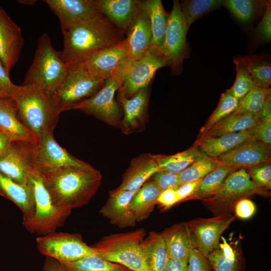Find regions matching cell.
<instances>
[{
    "label": "cell",
    "instance_id": "1",
    "mask_svg": "<svg viewBox=\"0 0 271 271\" xmlns=\"http://www.w3.org/2000/svg\"><path fill=\"white\" fill-rule=\"evenodd\" d=\"M41 175L54 205L69 212L88 203L102 178L89 164L63 166Z\"/></svg>",
    "mask_w": 271,
    "mask_h": 271
},
{
    "label": "cell",
    "instance_id": "2",
    "mask_svg": "<svg viewBox=\"0 0 271 271\" xmlns=\"http://www.w3.org/2000/svg\"><path fill=\"white\" fill-rule=\"evenodd\" d=\"M61 58L68 66L86 62L97 52L123 40L124 33L104 16L61 28Z\"/></svg>",
    "mask_w": 271,
    "mask_h": 271
},
{
    "label": "cell",
    "instance_id": "3",
    "mask_svg": "<svg viewBox=\"0 0 271 271\" xmlns=\"http://www.w3.org/2000/svg\"><path fill=\"white\" fill-rule=\"evenodd\" d=\"M11 100L19 119L36 138L53 133L60 113L50 93L36 85H22Z\"/></svg>",
    "mask_w": 271,
    "mask_h": 271
},
{
    "label": "cell",
    "instance_id": "4",
    "mask_svg": "<svg viewBox=\"0 0 271 271\" xmlns=\"http://www.w3.org/2000/svg\"><path fill=\"white\" fill-rule=\"evenodd\" d=\"M68 67L62 59L61 52L53 48L49 35L43 34L37 39L34 59L22 85H36L53 95Z\"/></svg>",
    "mask_w": 271,
    "mask_h": 271
},
{
    "label": "cell",
    "instance_id": "5",
    "mask_svg": "<svg viewBox=\"0 0 271 271\" xmlns=\"http://www.w3.org/2000/svg\"><path fill=\"white\" fill-rule=\"evenodd\" d=\"M146 235L144 228L102 237L92 246L104 259L132 271H150L144 256L142 242Z\"/></svg>",
    "mask_w": 271,
    "mask_h": 271
},
{
    "label": "cell",
    "instance_id": "6",
    "mask_svg": "<svg viewBox=\"0 0 271 271\" xmlns=\"http://www.w3.org/2000/svg\"><path fill=\"white\" fill-rule=\"evenodd\" d=\"M34 196L32 218L25 226L30 233L44 235L61 226L71 212L62 209L53 203L45 188L42 176L36 170L30 179Z\"/></svg>",
    "mask_w": 271,
    "mask_h": 271
},
{
    "label": "cell",
    "instance_id": "7",
    "mask_svg": "<svg viewBox=\"0 0 271 271\" xmlns=\"http://www.w3.org/2000/svg\"><path fill=\"white\" fill-rule=\"evenodd\" d=\"M104 83V80L92 76L83 63L69 66L65 77L52 95L58 111L60 114L73 109L99 91Z\"/></svg>",
    "mask_w": 271,
    "mask_h": 271
},
{
    "label": "cell",
    "instance_id": "8",
    "mask_svg": "<svg viewBox=\"0 0 271 271\" xmlns=\"http://www.w3.org/2000/svg\"><path fill=\"white\" fill-rule=\"evenodd\" d=\"M129 60L111 77L104 80L102 87L73 108L94 116L106 123L119 127L122 117L120 105L115 100L116 91L122 86Z\"/></svg>",
    "mask_w": 271,
    "mask_h": 271
},
{
    "label": "cell",
    "instance_id": "9",
    "mask_svg": "<svg viewBox=\"0 0 271 271\" xmlns=\"http://www.w3.org/2000/svg\"><path fill=\"white\" fill-rule=\"evenodd\" d=\"M254 195L270 194L253 183L244 168H240L228 176L217 193L201 201L215 215L232 214L238 201Z\"/></svg>",
    "mask_w": 271,
    "mask_h": 271
},
{
    "label": "cell",
    "instance_id": "10",
    "mask_svg": "<svg viewBox=\"0 0 271 271\" xmlns=\"http://www.w3.org/2000/svg\"><path fill=\"white\" fill-rule=\"evenodd\" d=\"M36 243L38 250L42 254L62 263L97 254L95 249L87 245L78 233L54 231L38 237Z\"/></svg>",
    "mask_w": 271,
    "mask_h": 271
},
{
    "label": "cell",
    "instance_id": "11",
    "mask_svg": "<svg viewBox=\"0 0 271 271\" xmlns=\"http://www.w3.org/2000/svg\"><path fill=\"white\" fill-rule=\"evenodd\" d=\"M171 65L170 60L154 48H150L138 59L129 60L121 86L125 96L130 98L140 89L149 86L159 69Z\"/></svg>",
    "mask_w": 271,
    "mask_h": 271
},
{
    "label": "cell",
    "instance_id": "12",
    "mask_svg": "<svg viewBox=\"0 0 271 271\" xmlns=\"http://www.w3.org/2000/svg\"><path fill=\"white\" fill-rule=\"evenodd\" d=\"M179 1H173L169 13L168 24L161 52L171 61V71L174 75L181 74L183 63L190 57V49L187 42L188 31L186 28Z\"/></svg>",
    "mask_w": 271,
    "mask_h": 271
},
{
    "label": "cell",
    "instance_id": "13",
    "mask_svg": "<svg viewBox=\"0 0 271 271\" xmlns=\"http://www.w3.org/2000/svg\"><path fill=\"white\" fill-rule=\"evenodd\" d=\"M31 156L34 169L41 175L63 166H84L88 164L75 158L61 147L52 133H45L36 138L31 146Z\"/></svg>",
    "mask_w": 271,
    "mask_h": 271
},
{
    "label": "cell",
    "instance_id": "14",
    "mask_svg": "<svg viewBox=\"0 0 271 271\" xmlns=\"http://www.w3.org/2000/svg\"><path fill=\"white\" fill-rule=\"evenodd\" d=\"M232 214H222L204 218H198L186 222L192 234L195 248L207 257L217 248L223 233L234 221Z\"/></svg>",
    "mask_w": 271,
    "mask_h": 271
},
{
    "label": "cell",
    "instance_id": "15",
    "mask_svg": "<svg viewBox=\"0 0 271 271\" xmlns=\"http://www.w3.org/2000/svg\"><path fill=\"white\" fill-rule=\"evenodd\" d=\"M32 144L13 141L0 153V173L16 183L28 186L35 171L32 161Z\"/></svg>",
    "mask_w": 271,
    "mask_h": 271
},
{
    "label": "cell",
    "instance_id": "16",
    "mask_svg": "<svg viewBox=\"0 0 271 271\" xmlns=\"http://www.w3.org/2000/svg\"><path fill=\"white\" fill-rule=\"evenodd\" d=\"M129 60V50L125 38L94 54L83 63L92 76L105 80L115 74Z\"/></svg>",
    "mask_w": 271,
    "mask_h": 271
},
{
    "label": "cell",
    "instance_id": "17",
    "mask_svg": "<svg viewBox=\"0 0 271 271\" xmlns=\"http://www.w3.org/2000/svg\"><path fill=\"white\" fill-rule=\"evenodd\" d=\"M117 91L118 103L123 110L119 127L125 134L140 131L147 120L149 86L140 89L130 98L125 96L121 86Z\"/></svg>",
    "mask_w": 271,
    "mask_h": 271
},
{
    "label": "cell",
    "instance_id": "18",
    "mask_svg": "<svg viewBox=\"0 0 271 271\" xmlns=\"http://www.w3.org/2000/svg\"><path fill=\"white\" fill-rule=\"evenodd\" d=\"M59 20L61 28L103 16L96 0H45Z\"/></svg>",
    "mask_w": 271,
    "mask_h": 271
},
{
    "label": "cell",
    "instance_id": "19",
    "mask_svg": "<svg viewBox=\"0 0 271 271\" xmlns=\"http://www.w3.org/2000/svg\"><path fill=\"white\" fill-rule=\"evenodd\" d=\"M24 44L20 28L0 7V61L10 74Z\"/></svg>",
    "mask_w": 271,
    "mask_h": 271
},
{
    "label": "cell",
    "instance_id": "20",
    "mask_svg": "<svg viewBox=\"0 0 271 271\" xmlns=\"http://www.w3.org/2000/svg\"><path fill=\"white\" fill-rule=\"evenodd\" d=\"M217 159L223 164L245 169L271 162V147L252 137Z\"/></svg>",
    "mask_w": 271,
    "mask_h": 271
},
{
    "label": "cell",
    "instance_id": "21",
    "mask_svg": "<svg viewBox=\"0 0 271 271\" xmlns=\"http://www.w3.org/2000/svg\"><path fill=\"white\" fill-rule=\"evenodd\" d=\"M134 194L133 192L117 188L112 190L99 213L111 224L120 228L135 226L137 219L130 208V202Z\"/></svg>",
    "mask_w": 271,
    "mask_h": 271
},
{
    "label": "cell",
    "instance_id": "22",
    "mask_svg": "<svg viewBox=\"0 0 271 271\" xmlns=\"http://www.w3.org/2000/svg\"><path fill=\"white\" fill-rule=\"evenodd\" d=\"M130 61H134L151 46L152 30L149 17L141 3L126 33Z\"/></svg>",
    "mask_w": 271,
    "mask_h": 271
},
{
    "label": "cell",
    "instance_id": "23",
    "mask_svg": "<svg viewBox=\"0 0 271 271\" xmlns=\"http://www.w3.org/2000/svg\"><path fill=\"white\" fill-rule=\"evenodd\" d=\"M219 246L207 256L213 271H243L245 258L240 240L221 237Z\"/></svg>",
    "mask_w": 271,
    "mask_h": 271
},
{
    "label": "cell",
    "instance_id": "24",
    "mask_svg": "<svg viewBox=\"0 0 271 271\" xmlns=\"http://www.w3.org/2000/svg\"><path fill=\"white\" fill-rule=\"evenodd\" d=\"M159 171L154 155L150 154L140 155L131 161L117 189L135 193Z\"/></svg>",
    "mask_w": 271,
    "mask_h": 271
},
{
    "label": "cell",
    "instance_id": "25",
    "mask_svg": "<svg viewBox=\"0 0 271 271\" xmlns=\"http://www.w3.org/2000/svg\"><path fill=\"white\" fill-rule=\"evenodd\" d=\"M252 137V128L218 137L199 134L194 145L205 155L217 159Z\"/></svg>",
    "mask_w": 271,
    "mask_h": 271
},
{
    "label": "cell",
    "instance_id": "26",
    "mask_svg": "<svg viewBox=\"0 0 271 271\" xmlns=\"http://www.w3.org/2000/svg\"><path fill=\"white\" fill-rule=\"evenodd\" d=\"M0 195L19 208L23 213V224L26 225L32 218L34 206L33 193L30 182L28 186H24L0 173Z\"/></svg>",
    "mask_w": 271,
    "mask_h": 271
},
{
    "label": "cell",
    "instance_id": "27",
    "mask_svg": "<svg viewBox=\"0 0 271 271\" xmlns=\"http://www.w3.org/2000/svg\"><path fill=\"white\" fill-rule=\"evenodd\" d=\"M141 0H96L103 16L126 34Z\"/></svg>",
    "mask_w": 271,
    "mask_h": 271
},
{
    "label": "cell",
    "instance_id": "28",
    "mask_svg": "<svg viewBox=\"0 0 271 271\" xmlns=\"http://www.w3.org/2000/svg\"><path fill=\"white\" fill-rule=\"evenodd\" d=\"M161 233L169 257L187 261L189 251L192 248H195V245L186 222L174 224Z\"/></svg>",
    "mask_w": 271,
    "mask_h": 271
},
{
    "label": "cell",
    "instance_id": "29",
    "mask_svg": "<svg viewBox=\"0 0 271 271\" xmlns=\"http://www.w3.org/2000/svg\"><path fill=\"white\" fill-rule=\"evenodd\" d=\"M0 130L13 141L33 144L35 136L20 120L12 100L0 99Z\"/></svg>",
    "mask_w": 271,
    "mask_h": 271
},
{
    "label": "cell",
    "instance_id": "30",
    "mask_svg": "<svg viewBox=\"0 0 271 271\" xmlns=\"http://www.w3.org/2000/svg\"><path fill=\"white\" fill-rule=\"evenodd\" d=\"M161 192L155 182L150 179L134 193L130 202V208L137 222L149 217L157 204Z\"/></svg>",
    "mask_w": 271,
    "mask_h": 271
},
{
    "label": "cell",
    "instance_id": "31",
    "mask_svg": "<svg viewBox=\"0 0 271 271\" xmlns=\"http://www.w3.org/2000/svg\"><path fill=\"white\" fill-rule=\"evenodd\" d=\"M145 260L150 271H164L170 258L161 233L151 231L142 242Z\"/></svg>",
    "mask_w": 271,
    "mask_h": 271
},
{
    "label": "cell",
    "instance_id": "32",
    "mask_svg": "<svg viewBox=\"0 0 271 271\" xmlns=\"http://www.w3.org/2000/svg\"><path fill=\"white\" fill-rule=\"evenodd\" d=\"M142 4L150 21L152 35L151 48L160 50L165 40L169 14L164 9L161 0H144Z\"/></svg>",
    "mask_w": 271,
    "mask_h": 271
},
{
    "label": "cell",
    "instance_id": "33",
    "mask_svg": "<svg viewBox=\"0 0 271 271\" xmlns=\"http://www.w3.org/2000/svg\"><path fill=\"white\" fill-rule=\"evenodd\" d=\"M251 75L256 86L269 88L271 84V65L264 55H239L234 58Z\"/></svg>",
    "mask_w": 271,
    "mask_h": 271
},
{
    "label": "cell",
    "instance_id": "34",
    "mask_svg": "<svg viewBox=\"0 0 271 271\" xmlns=\"http://www.w3.org/2000/svg\"><path fill=\"white\" fill-rule=\"evenodd\" d=\"M270 3V1L264 0H222V6L245 25L263 15Z\"/></svg>",
    "mask_w": 271,
    "mask_h": 271
},
{
    "label": "cell",
    "instance_id": "35",
    "mask_svg": "<svg viewBox=\"0 0 271 271\" xmlns=\"http://www.w3.org/2000/svg\"><path fill=\"white\" fill-rule=\"evenodd\" d=\"M240 168L222 163L202 179L197 191L186 201H201L213 196L219 190L228 176Z\"/></svg>",
    "mask_w": 271,
    "mask_h": 271
},
{
    "label": "cell",
    "instance_id": "36",
    "mask_svg": "<svg viewBox=\"0 0 271 271\" xmlns=\"http://www.w3.org/2000/svg\"><path fill=\"white\" fill-rule=\"evenodd\" d=\"M258 121L257 116L246 113H233L214 125L205 133L211 137L235 133L251 129Z\"/></svg>",
    "mask_w": 271,
    "mask_h": 271
},
{
    "label": "cell",
    "instance_id": "37",
    "mask_svg": "<svg viewBox=\"0 0 271 271\" xmlns=\"http://www.w3.org/2000/svg\"><path fill=\"white\" fill-rule=\"evenodd\" d=\"M198 147L193 145L188 150L172 155H154L160 171L179 174L194 162L201 154Z\"/></svg>",
    "mask_w": 271,
    "mask_h": 271
},
{
    "label": "cell",
    "instance_id": "38",
    "mask_svg": "<svg viewBox=\"0 0 271 271\" xmlns=\"http://www.w3.org/2000/svg\"><path fill=\"white\" fill-rule=\"evenodd\" d=\"M179 3L188 31L195 21L222 7V0H183Z\"/></svg>",
    "mask_w": 271,
    "mask_h": 271
},
{
    "label": "cell",
    "instance_id": "39",
    "mask_svg": "<svg viewBox=\"0 0 271 271\" xmlns=\"http://www.w3.org/2000/svg\"><path fill=\"white\" fill-rule=\"evenodd\" d=\"M222 164L217 159L209 157L202 152L194 162L179 173L180 185L203 179Z\"/></svg>",
    "mask_w": 271,
    "mask_h": 271
},
{
    "label": "cell",
    "instance_id": "40",
    "mask_svg": "<svg viewBox=\"0 0 271 271\" xmlns=\"http://www.w3.org/2000/svg\"><path fill=\"white\" fill-rule=\"evenodd\" d=\"M68 271H127L124 266L108 261L98 254L62 263Z\"/></svg>",
    "mask_w": 271,
    "mask_h": 271
},
{
    "label": "cell",
    "instance_id": "41",
    "mask_svg": "<svg viewBox=\"0 0 271 271\" xmlns=\"http://www.w3.org/2000/svg\"><path fill=\"white\" fill-rule=\"evenodd\" d=\"M240 101L226 91L220 97L218 104L200 130L205 133L210 128L234 113L238 108Z\"/></svg>",
    "mask_w": 271,
    "mask_h": 271
},
{
    "label": "cell",
    "instance_id": "42",
    "mask_svg": "<svg viewBox=\"0 0 271 271\" xmlns=\"http://www.w3.org/2000/svg\"><path fill=\"white\" fill-rule=\"evenodd\" d=\"M270 91V88H264L254 85L251 90L240 100L238 108L234 113L257 116L262 109Z\"/></svg>",
    "mask_w": 271,
    "mask_h": 271
},
{
    "label": "cell",
    "instance_id": "43",
    "mask_svg": "<svg viewBox=\"0 0 271 271\" xmlns=\"http://www.w3.org/2000/svg\"><path fill=\"white\" fill-rule=\"evenodd\" d=\"M233 62L236 66V78L232 86L226 91L240 101L254 85L253 79L247 70L234 58Z\"/></svg>",
    "mask_w": 271,
    "mask_h": 271
},
{
    "label": "cell",
    "instance_id": "44",
    "mask_svg": "<svg viewBox=\"0 0 271 271\" xmlns=\"http://www.w3.org/2000/svg\"><path fill=\"white\" fill-rule=\"evenodd\" d=\"M253 183L258 187L268 190L271 188V162L245 169Z\"/></svg>",
    "mask_w": 271,
    "mask_h": 271
},
{
    "label": "cell",
    "instance_id": "45",
    "mask_svg": "<svg viewBox=\"0 0 271 271\" xmlns=\"http://www.w3.org/2000/svg\"><path fill=\"white\" fill-rule=\"evenodd\" d=\"M251 40V45L253 46H258L270 42L271 3L267 6L260 22L254 30Z\"/></svg>",
    "mask_w": 271,
    "mask_h": 271
},
{
    "label": "cell",
    "instance_id": "46",
    "mask_svg": "<svg viewBox=\"0 0 271 271\" xmlns=\"http://www.w3.org/2000/svg\"><path fill=\"white\" fill-rule=\"evenodd\" d=\"M19 86L12 82L9 73L0 61V99L11 100Z\"/></svg>",
    "mask_w": 271,
    "mask_h": 271
},
{
    "label": "cell",
    "instance_id": "47",
    "mask_svg": "<svg viewBox=\"0 0 271 271\" xmlns=\"http://www.w3.org/2000/svg\"><path fill=\"white\" fill-rule=\"evenodd\" d=\"M211 266L207 257L196 248H192L187 260V271H211Z\"/></svg>",
    "mask_w": 271,
    "mask_h": 271
},
{
    "label": "cell",
    "instance_id": "48",
    "mask_svg": "<svg viewBox=\"0 0 271 271\" xmlns=\"http://www.w3.org/2000/svg\"><path fill=\"white\" fill-rule=\"evenodd\" d=\"M155 182L161 191L168 189L177 190L179 187V174L159 171L151 178Z\"/></svg>",
    "mask_w": 271,
    "mask_h": 271
},
{
    "label": "cell",
    "instance_id": "49",
    "mask_svg": "<svg viewBox=\"0 0 271 271\" xmlns=\"http://www.w3.org/2000/svg\"><path fill=\"white\" fill-rule=\"evenodd\" d=\"M252 129L255 139L271 147V121L258 120Z\"/></svg>",
    "mask_w": 271,
    "mask_h": 271
},
{
    "label": "cell",
    "instance_id": "50",
    "mask_svg": "<svg viewBox=\"0 0 271 271\" xmlns=\"http://www.w3.org/2000/svg\"><path fill=\"white\" fill-rule=\"evenodd\" d=\"M256 206L254 203L248 198H243L235 204L233 212L235 216L241 219H248L255 213Z\"/></svg>",
    "mask_w": 271,
    "mask_h": 271
},
{
    "label": "cell",
    "instance_id": "51",
    "mask_svg": "<svg viewBox=\"0 0 271 271\" xmlns=\"http://www.w3.org/2000/svg\"><path fill=\"white\" fill-rule=\"evenodd\" d=\"M178 203H179V199L176 190L174 189L162 191L157 199V204L163 210L169 209Z\"/></svg>",
    "mask_w": 271,
    "mask_h": 271
},
{
    "label": "cell",
    "instance_id": "52",
    "mask_svg": "<svg viewBox=\"0 0 271 271\" xmlns=\"http://www.w3.org/2000/svg\"><path fill=\"white\" fill-rule=\"evenodd\" d=\"M202 179L190 181L179 186L176 190L179 202L186 200L193 195L199 188Z\"/></svg>",
    "mask_w": 271,
    "mask_h": 271
},
{
    "label": "cell",
    "instance_id": "53",
    "mask_svg": "<svg viewBox=\"0 0 271 271\" xmlns=\"http://www.w3.org/2000/svg\"><path fill=\"white\" fill-rule=\"evenodd\" d=\"M164 271H187V261L170 258Z\"/></svg>",
    "mask_w": 271,
    "mask_h": 271
},
{
    "label": "cell",
    "instance_id": "54",
    "mask_svg": "<svg viewBox=\"0 0 271 271\" xmlns=\"http://www.w3.org/2000/svg\"><path fill=\"white\" fill-rule=\"evenodd\" d=\"M44 271H68L64 265L59 261L49 257H46Z\"/></svg>",
    "mask_w": 271,
    "mask_h": 271
},
{
    "label": "cell",
    "instance_id": "55",
    "mask_svg": "<svg viewBox=\"0 0 271 271\" xmlns=\"http://www.w3.org/2000/svg\"><path fill=\"white\" fill-rule=\"evenodd\" d=\"M257 116L258 120L271 121V91L268 93L264 104Z\"/></svg>",
    "mask_w": 271,
    "mask_h": 271
},
{
    "label": "cell",
    "instance_id": "56",
    "mask_svg": "<svg viewBox=\"0 0 271 271\" xmlns=\"http://www.w3.org/2000/svg\"><path fill=\"white\" fill-rule=\"evenodd\" d=\"M13 142L7 134L0 130V153L3 152Z\"/></svg>",
    "mask_w": 271,
    "mask_h": 271
},
{
    "label": "cell",
    "instance_id": "57",
    "mask_svg": "<svg viewBox=\"0 0 271 271\" xmlns=\"http://www.w3.org/2000/svg\"><path fill=\"white\" fill-rule=\"evenodd\" d=\"M20 2H20V3H21L22 4H28V5H33L34 4V3H35L36 1H20Z\"/></svg>",
    "mask_w": 271,
    "mask_h": 271
},
{
    "label": "cell",
    "instance_id": "58",
    "mask_svg": "<svg viewBox=\"0 0 271 271\" xmlns=\"http://www.w3.org/2000/svg\"><path fill=\"white\" fill-rule=\"evenodd\" d=\"M127 271H132V270H130L129 269V270H128Z\"/></svg>",
    "mask_w": 271,
    "mask_h": 271
}]
</instances>
